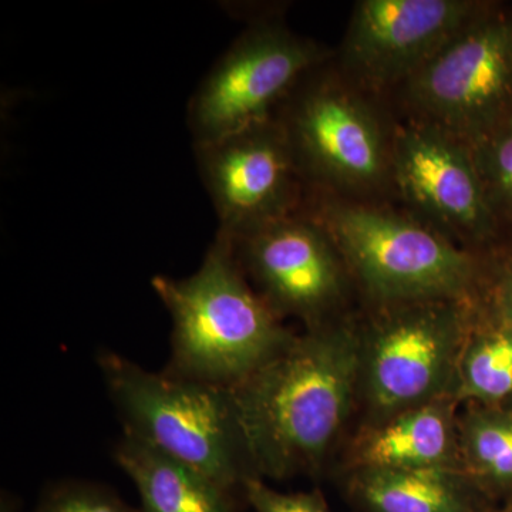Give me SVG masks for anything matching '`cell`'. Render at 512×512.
Returning a JSON list of instances; mask_svg holds the SVG:
<instances>
[{"label": "cell", "mask_w": 512, "mask_h": 512, "mask_svg": "<svg viewBox=\"0 0 512 512\" xmlns=\"http://www.w3.org/2000/svg\"><path fill=\"white\" fill-rule=\"evenodd\" d=\"M362 366V339L346 322L308 328L234 387L256 473L285 480L319 473L348 419Z\"/></svg>", "instance_id": "obj_1"}, {"label": "cell", "mask_w": 512, "mask_h": 512, "mask_svg": "<svg viewBox=\"0 0 512 512\" xmlns=\"http://www.w3.org/2000/svg\"><path fill=\"white\" fill-rule=\"evenodd\" d=\"M151 285L173 320L168 375L231 390L295 339L248 281L221 232L194 274L157 275Z\"/></svg>", "instance_id": "obj_2"}, {"label": "cell", "mask_w": 512, "mask_h": 512, "mask_svg": "<svg viewBox=\"0 0 512 512\" xmlns=\"http://www.w3.org/2000/svg\"><path fill=\"white\" fill-rule=\"evenodd\" d=\"M123 433L197 468L244 498L256 473L232 390L150 372L113 350L97 356ZM245 500V498H244Z\"/></svg>", "instance_id": "obj_3"}, {"label": "cell", "mask_w": 512, "mask_h": 512, "mask_svg": "<svg viewBox=\"0 0 512 512\" xmlns=\"http://www.w3.org/2000/svg\"><path fill=\"white\" fill-rule=\"evenodd\" d=\"M303 211L325 227L346 266L377 301L468 299L474 291V256L414 215L312 190Z\"/></svg>", "instance_id": "obj_4"}, {"label": "cell", "mask_w": 512, "mask_h": 512, "mask_svg": "<svg viewBox=\"0 0 512 512\" xmlns=\"http://www.w3.org/2000/svg\"><path fill=\"white\" fill-rule=\"evenodd\" d=\"M306 74L276 113L308 190L348 198L392 183V131L340 73Z\"/></svg>", "instance_id": "obj_5"}, {"label": "cell", "mask_w": 512, "mask_h": 512, "mask_svg": "<svg viewBox=\"0 0 512 512\" xmlns=\"http://www.w3.org/2000/svg\"><path fill=\"white\" fill-rule=\"evenodd\" d=\"M409 119L474 143L512 117V10L484 3L397 89Z\"/></svg>", "instance_id": "obj_6"}, {"label": "cell", "mask_w": 512, "mask_h": 512, "mask_svg": "<svg viewBox=\"0 0 512 512\" xmlns=\"http://www.w3.org/2000/svg\"><path fill=\"white\" fill-rule=\"evenodd\" d=\"M467 301L387 303L389 308L362 342L360 372L377 421L453 396L458 362L470 335Z\"/></svg>", "instance_id": "obj_7"}, {"label": "cell", "mask_w": 512, "mask_h": 512, "mask_svg": "<svg viewBox=\"0 0 512 512\" xmlns=\"http://www.w3.org/2000/svg\"><path fill=\"white\" fill-rule=\"evenodd\" d=\"M329 52L278 19L255 20L204 77L188 106L194 147L274 119Z\"/></svg>", "instance_id": "obj_8"}, {"label": "cell", "mask_w": 512, "mask_h": 512, "mask_svg": "<svg viewBox=\"0 0 512 512\" xmlns=\"http://www.w3.org/2000/svg\"><path fill=\"white\" fill-rule=\"evenodd\" d=\"M195 153L221 234L244 237L302 211L308 187L275 117L195 147Z\"/></svg>", "instance_id": "obj_9"}, {"label": "cell", "mask_w": 512, "mask_h": 512, "mask_svg": "<svg viewBox=\"0 0 512 512\" xmlns=\"http://www.w3.org/2000/svg\"><path fill=\"white\" fill-rule=\"evenodd\" d=\"M390 178L414 217L453 242L484 244L500 229L470 147L440 128L412 119L396 124Z\"/></svg>", "instance_id": "obj_10"}, {"label": "cell", "mask_w": 512, "mask_h": 512, "mask_svg": "<svg viewBox=\"0 0 512 512\" xmlns=\"http://www.w3.org/2000/svg\"><path fill=\"white\" fill-rule=\"evenodd\" d=\"M474 0H360L339 52L340 74L369 96L397 90L480 12Z\"/></svg>", "instance_id": "obj_11"}, {"label": "cell", "mask_w": 512, "mask_h": 512, "mask_svg": "<svg viewBox=\"0 0 512 512\" xmlns=\"http://www.w3.org/2000/svg\"><path fill=\"white\" fill-rule=\"evenodd\" d=\"M229 239L248 281L279 318L296 316L308 328L330 320L345 293L348 266L311 214L302 210Z\"/></svg>", "instance_id": "obj_12"}, {"label": "cell", "mask_w": 512, "mask_h": 512, "mask_svg": "<svg viewBox=\"0 0 512 512\" xmlns=\"http://www.w3.org/2000/svg\"><path fill=\"white\" fill-rule=\"evenodd\" d=\"M454 400L440 397L377 421L357 440L356 470L464 471Z\"/></svg>", "instance_id": "obj_13"}, {"label": "cell", "mask_w": 512, "mask_h": 512, "mask_svg": "<svg viewBox=\"0 0 512 512\" xmlns=\"http://www.w3.org/2000/svg\"><path fill=\"white\" fill-rule=\"evenodd\" d=\"M113 457L136 484L141 512H239L242 497L131 434H121Z\"/></svg>", "instance_id": "obj_14"}, {"label": "cell", "mask_w": 512, "mask_h": 512, "mask_svg": "<svg viewBox=\"0 0 512 512\" xmlns=\"http://www.w3.org/2000/svg\"><path fill=\"white\" fill-rule=\"evenodd\" d=\"M477 485L466 471L356 470L352 493L367 512H476Z\"/></svg>", "instance_id": "obj_15"}, {"label": "cell", "mask_w": 512, "mask_h": 512, "mask_svg": "<svg viewBox=\"0 0 512 512\" xmlns=\"http://www.w3.org/2000/svg\"><path fill=\"white\" fill-rule=\"evenodd\" d=\"M453 397L500 407L512 397V325L494 320L470 332L458 362Z\"/></svg>", "instance_id": "obj_16"}, {"label": "cell", "mask_w": 512, "mask_h": 512, "mask_svg": "<svg viewBox=\"0 0 512 512\" xmlns=\"http://www.w3.org/2000/svg\"><path fill=\"white\" fill-rule=\"evenodd\" d=\"M464 471L477 488L512 491V412L478 406L458 424Z\"/></svg>", "instance_id": "obj_17"}, {"label": "cell", "mask_w": 512, "mask_h": 512, "mask_svg": "<svg viewBox=\"0 0 512 512\" xmlns=\"http://www.w3.org/2000/svg\"><path fill=\"white\" fill-rule=\"evenodd\" d=\"M468 147L498 227L512 224V117Z\"/></svg>", "instance_id": "obj_18"}, {"label": "cell", "mask_w": 512, "mask_h": 512, "mask_svg": "<svg viewBox=\"0 0 512 512\" xmlns=\"http://www.w3.org/2000/svg\"><path fill=\"white\" fill-rule=\"evenodd\" d=\"M32 512H141L107 485L63 480L49 485Z\"/></svg>", "instance_id": "obj_19"}, {"label": "cell", "mask_w": 512, "mask_h": 512, "mask_svg": "<svg viewBox=\"0 0 512 512\" xmlns=\"http://www.w3.org/2000/svg\"><path fill=\"white\" fill-rule=\"evenodd\" d=\"M245 501L255 512H332L318 491L311 493H279L254 477L244 488Z\"/></svg>", "instance_id": "obj_20"}, {"label": "cell", "mask_w": 512, "mask_h": 512, "mask_svg": "<svg viewBox=\"0 0 512 512\" xmlns=\"http://www.w3.org/2000/svg\"><path fill=\"white\" fill-rule=\"evenodd\" d=\"M490 312L494 320L512 325V251L495 266L490 285Z\"/></svg>", "instance_id": "obj_21"}, {"label": "cell", "mask_w": 512, "mask_h": 512, "mask_svg": "<svg viewBox=\"0 0 512 512\" xmlns=\"http://www.w3.org/2000/svg\"><path fill=\"white\" fill-rule=\"evenodd\" d=\"M504 409L510 410V412H512V397L510 400H508L507 403H505Z\"/></svg>", "instance_id": "obj_22"}, {"label": "cell", "mask_w": 512, "mask_h": 512, "mask_svg": "<svg viewBox=\"0 0 512 512\" xmlns=\"http://www.w3.org/2000/svg\"><path fill=\"white\" fill-rule=\"evenodd\" d=\"M503 512H512V505H511V507H508L507 510H505Z\"/></svg>", "instance_id": "obj_23"}]
</instances>
